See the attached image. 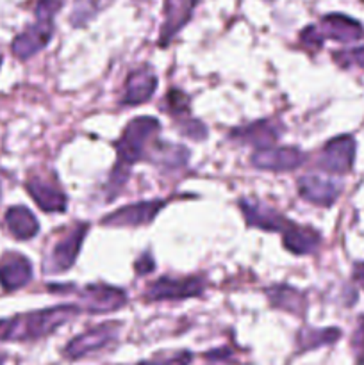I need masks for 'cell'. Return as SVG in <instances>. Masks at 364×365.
I'll use <instances>...</instances> for the list:
<instances>
[{
	"label": "cell",
	"instance_id": "4dcf8cb0",
	"mask_svg": "<svg viewBox=\"0 0 364 365\" xmlns=\"http://www.w3.org/2000/svg\"><path fill=\"white\" fill-rule=\"evenodd\" d=\"M353 278H355L357 284L364 289V262L363 264H357L355 269H353Z\"/></svg>",
	"mask_w": 364,
	"mask_h": 365
},
{
	"label": "cell",
	"instance_id": "44dd1931",
	"mask_svg": "<svg viewBox=\"0 0 364 365\" xmlns=\"http://www.w3.org/2000/svg\"><path fill=\"white\" fill-rule=\"evenodd\" d=\"M266 294L270 302L278 309L293 314H300L303 310V296L296 289L288 287V285H278V287L268 289Z\"/></svg>",
	"mask_w": 364,
	"mask_h": 365
},
{
	"label": "cell",
	"instance_id": "5b68a950",
	"mask_svg": "<svg viewBox=\"0 0 364 365\" xmlns=\"http://www.w3.org/2000/svg\"><path fill=\"white\" fill-rule=\"evenodd\" d=\"M82 307L89 314H107L121 309L127 303V296L120 289L109 285H88L81 292Z\"/></svg>",
	"mask_w": 364,
	"mask_h": 365
},
{
	"label": "cell",
	"instance_id": "cb8c5ba5",
	"mask_svg": "<svg viewBox=\"0 0 364 365\" xmlns=\"http://www.w3.org/2000/svg\"><path fill=\"white\" fill-rule=\"evenodd\" d=\"M335 59H338V63H341L343 66L355 64V66L363 68L364 70V46H360V48H355V50H350V52L335 53Z\"/></svg>",
	"mask_w": 364,
	"mask_h": 365
},
{
	"label": "cell",
	"instance_id": "6da1fadb",
	"mask_svg": "<svg viewBox=\"0 0 364 365\" xmlns=\"http://www.w3.org/2000/svg\"><path fill=\"white\" fill-rule=\"evenodd\" d=\"M79 314V307L59 305L39 312L16 316L13 319L0 321V341H32L52 334L54 330L74 319Z\"/></svg>",
	"mask_w": 364,
	"mask_h": 365
},
{
	"label": "cell",
	"instance_id": "83f0119b",
	"mask_svg": "<svg viewBox=\"0 0 364 365\" xmlns=\"http://www.w3.org/2000/svg\"><path fill=\"white\" fill-rule=\"evenodd\" d=\"M168 103H170V109L173 113H182V110L188 109V98L178 91H171L168 95Z\"/></svg>",
	"mask_w": 364,
	"mask_h": 365
},
{
	"label": "cell",
	"instance_id": "9a60e30c",
	"mask_svg": "<svg viewBox=\"0 0 364 365\" xmlns=\"http://www.w3.org/2000/svg\"><path fill=\"white\" fill-rule=\"evenodd\" d=\"M27 191L36 202V205L45 212H63L66 209V196L57 185L43 180V178H31L27 182Z\"/></svg>",
	"mask_w": 364,
	"mask_h": 365
},
{
	"label": "cell",
	"instance_id": "d6986e66",
	"mask_svg": "<svg viewBox=\"0 0 364 365\" xmlns=\"http://www.w3.org/2000/svg\"><path fill=\"white\" fill-rule=\"evenodd\" d=\"M6 223L16 239H31L39 230L36 217L25 207H11L6 214Z\"/></svg>",
	"mask_w": 364,
	"mask_h": 365
},
{
	"label": "cell",
	"instance_id": "f1b7e54d",
	"mask_svg": "<svg viewBox=\"0 0 364 365\" xmlns=\"http://www.w3.org/2000/svg\"><path fill=\"white\" fill-rule=\"evenodd\" d=\"M153 269V260L150 255H143L141 259L136 262V273L138 274H146Z\"/></svg>",
	"mask_w": 364,
	"mask_h": 365
},
{
	"label": "cell",
	"instance_id": "30bf717a",
	"mask_svg": "<svg viewBox=\"0 0 364 365\" xmlns=\"http://www.w3.org/2000/svg\"><path fill=\"white\" fill-rule=\"evenodd\" d=\"M302 163L303 153L296 148H263L252 157L253 166L270 171H291Z\"/></svg>",
	"mask_w": 364,
	"mask_h": 365
},
{
	"label": "cell",
	"instance_id": "7a4b0ae2",
	"mask_svg": "<svg viewBox=\"0 0 364 365\" xmlns=\"http://www.w3.org/2000/svg\"><path fill=\"white\" fill-rule=\"evenodd\" d=\"M157 130H159V121L156 118L141 116L132 120L125 127L123 134H121V138L116 143V152L120 163L125 164V166L138 163L145 155L146 145H148V141Z\"/></svg>",
	"mask_w": 364,
	"mask_h": 365
},
{
	"label": "cell",
	"instance_id": "f546056e",
	"mask_svg": "<svg viewBox=\"0 0 364 365\" xmlns=\"http://www.w3.org/2000/svg\"><path fill=\"white\" fill-rule=\"evenodd\" d=\"M353 348L359 353V356H364V319L360 321L359 330H357L355 337H353Z\"/></svg>",
	"mask_w": 364,
	"mask_h": 365
},
{
	"label": "cell",
	"instance_id": "1f68e13d",
	"mask_svg": "<svg viewBox=\"0 0 364 365\" xmlns=\"http://www.w3.org/2000/svg\"><path fill=\"white\" fill-rule=\"evenodd\" d=\"M2 184H4V175L0 173V196H2Z\"/></svg>",
	"mask_w": 364,
	"mask_h": 365
},
{
	"label": "cell",
	"instance_id": "ac0fdd59",
	"mask_svg": "<svg viewBox=\"0 0 364 365\" xmlns=\"http://www.w3.org/2000/svg\"><path fill=\"white\" fill-rule=\"evenodd\" d=\"M284 246L296 255H307V253L316 252V248L320 246V235L313 228L291 223L284 230Z\"/></svg>",
	"mask_w": 364,
	"mask_h": 365
},
{
	"label": "cell",
	"instance_id": "d6a6232c",
	"mask_svg": "<svg viewBox=\"0 0 364 365\" xmlns=\"http://www.w3.org/2000/svg\"><path fill=\"white\" fill-rule=\"evenodd\" d=\"M0 64H2V57H0Z\"/></svg>",
	"mask_w": 364,
	"mask_h": 365
},
{
	"label": "cell",
	"instance_id": "277c9868",
	"mask_svg": "<svg viewBox=\"0 0 364 365\" xmlns=\"http://www.w3.org/2000/svg\"><path fill=\"white\" fill-rule=\"evenodd\" d=\"M202 291L203 282L200 278H181V280L161 278V280L153 282L146 289V298L153 299V302H161V299H186L202 294Z\"/></svg>",
	"mask_w": 364,
	"mask_h": 365
},
{
	"label": "cell",
	"instance_id": "8fae6325",
	"mask_svg": "<svg viewBox=\"0 0 364 365\" xmlns=\"http://www.w3.org/2000/svg\"><path fill=\"white\" fill-rule=\"evenodd\" d=\"M298 191L307 202L314 205L328 207L335 202V198L341 192L338 182L328 180V178L318 177V175H305L298 180Z\"/></svg>",
	"mask_w": 364,
	"mask_h": 365
},
{
	"label": "cell",
	"instance_id": "4316f807",
	"mask_svg": "<svg viewBox=\"0 0 364 365\" xmlns=\"http://www.w3.org/2000/svg\"><path fill=\"white\" fill-rule=\"evenodd\" d=\"M302 43L305 46H309V48H320L321 46V41H323V38H321L320 31H318V27H307L305 31L302 32Z\"/></svg>",
	"mask_w": 364,
	"mask_h": 365
},
{
	"label": "cell",
	"instance_id": "9c48e42d",
	"mask_svg": "<svg viewBox=\"0 0 364 365\" xmlns=\"http://www.w3.org/2000/svg\"><path fill=\"white\" fill-rule=\"evenodd\" d=\"M52 20H36L34 25L21 32L13 41V53L20 59H29L43 48L52 38Z\"/></svg>",
	"mask_w": 364,
	"mask_h": 365
},
{
	"label": "cell",
	"instance_id": "ba28073f",
	"mask_svg": "<svg viewBox=\"0 0 364 365\" xmlns=\"http://www.w3.org/2000/svg\"><path fill=\"white\" fill-rule=\"evenodd\" d=\"M161 207H163V202L132 203L103 217L102 223L107 227H141V225H148L157 216Z\"/></svg>",
	"mask_w": 364,
	"mask_h": 365
},
{
	"label": "cell",
	"instance_id": "2e32d148",
	"mask_svg": "<svg viewBox=\"0 0 364 365\" xmlns=\"http://www.w3.org/2000/svg\"><path fill=\"white\" fill-rule=\"evenodd\" d=\"M321 38H332L335 41H355L364 36V29L355 20L343 14H328L318 27Z\"/></svg>",
	"mask_w": 364,
	"mask_h": 365
},
{
	"label": "cell",
	"instance_id": "e0dca14e",
	"mask_svg": "<svg viewBox=\"0 0 364 365\" xmlns=\"http://www.w3.org/2000/svg\"><path fill=\"white\" fill-rule=\"evenodd\" d=\"M157 88V78L148 70H136L128 75L127 84H125L123 102L128 106H138L146 102L153 95Z\"/></svg>",
	"mask_w": 364,
	"mask_h": 365
},
{
	"label": "cell",
	"instance_id": "836d02e7",
	"mask_svg": "<svg viewBox=\"0 0 364 365\" xmlns=\"http://www.w3.org/2000/svg\"><path fill=\"white\" fill-rule=\"evenodd\" d=\"M0 365H2V360H0Z\"/></svg>",
	"mask_w": 364,
	"mask_h": 365
},
{
	"label": "cell",
	"instance_id": "8992f818",
	"mask_svg": "<svg viewBox=\"0 0 364 365\" xmlns=\"http://www.w3.org/2000/svg\"><path fill=\"white\" fill-rule=\"evenodd\" d=\"M118 330H120V324L118 323H106L93 328V330H88L86 334L75 337L66 346V356L68 359H81V356H86L88 353L102 349L113 339H116Z\"/></svg>",
	"mask_w": 364,
	"mask_h": 365
},
{
	"label": "cell",
	"instance_id": "d4e9b609",
	"mask_svg": "<svg viewBox=\"0 0 364 365\" xmlns=\"http://www.w3.org/2000/svg\"><path fill=\"white\" fill-rule=\"evenodd\" d=\"M59 7V0H39L38 6H36V18L38 20H52Z\"/></svg>",
	"mask_w": 364,
	"mask_h": 365
},
{
	"label": "cell",
	"instance_id": "484cf974",
	"mask_svg": "<svg viewBox=\"0 0 364 365\" xmlns=\"http://www.w3.org/2000/svg\"><path fill=\"white\" fill-rule=\"evenodd\" d=\"M191 364V355L189 353H178V355L168 356V359H156L143 362L139 365H189Z\"/></svg>",
	"mask_w": 364,
	"mask_h": 365
},
{
	"label": "cell",
	"instance_id": "4fadbf2b",
	"mask_svg": "<svg viewBox=\"0 0 364 365\" xmlns=\"http://www.w3.org/2000/svg\"><path fill=\"white\" fill-rule=\"evenodd\" d=\"M195 6L196 0H166V4H164V21L159 36L161 45H166L188 24Z\"/></svg>",
	"mask_w": 364,
	"mask_h": 365
},
{
	"label": "cell",
	"instance_id": "ffe728a7",
	"mask_svg": "<svg viewBox=\"0 0 364 365\" xmlns=\"http://www.w3.org/2000/svg\"><path fill=\"white\" fill-rule=\"evenodd\" d=\"M234 138H238L241 143H248V145L266 146L270 143H275V139L278 138V128L270 121H257L250 127L236 130Z\"/></svg>",
	"mask_w": 364,
	"mask_h": 365
},
{
	"label": "cell",
	"instance_id": "3957f363",
	"mask_svg": "<svg viewBox=\"0 0 364 365\" xmlns=\"http://www.w3.org/2000/svg\"><path fill=\"white\" fill-rule=\"evenodd\" d=\"M86 234H88V225H75L61 241H57V245L50 252L49 259L45 260V273L57 274L70 269L77 259L79 252H81Z\"/></svg>",
	"mask_w": 364,
	"mask_h": 365
},
{
	"label": "cell",
	"instance_id": "7402d4cb",
	"mask_svg": "<svg viewBox=\"0 0 364 365\" xmlns=\"http://www.w3.org/2000/svg\"><path fill=\"white\" fill-rule=\"evenodd\" d=\"M341 335V331L335 328H327V330H305L300 335V344L303 349H314L318 346L332 344L335 339Z\"/></svg>",
	"mask_w": 364,
	"mask_h": 365
},
{
	"label": "cell",
	"instance_id": "52a82bcc",
	"mask_svg": "<svg viewBox=\"0 0 364 365\" xmlns=\"http://www.w3.org/2000/svg\"><path fill=\"white\" fill-rule=\"evenodd\" d=\"M355 159V141L350 135H339L327 143L320 164L330 173H348Z\"/></svg>",
	"mask_w": 364,
	"mask_h": 365
},
{
	"label": "cell",
	"instance_id": "603a6c76",
	"mask_svg": "<svg viewBox=\"0 0 364 365\" xmlns=\"http://www.w3.org/2000/svg\"><path fill=\"white\" fill-rule=\"evenodd\" d=\"M96 11H98V0H75L70 14L71 25L82 27L95 16Z\"/></svg>",
	"mask_w": 364,
	"mask_h": 365
},
{
	"label": "cell",
	"instance_id": "7c38bea8",
	"mask_svg": "<svg viewBox=\"0 0 364 365\" xmlns=\"http://www.w3.org/2000/svg\"><path fill=\"white\" fill-rule=\"evenodd\" d=\"M32 266L20 253H7L0 260V285L6 291H16L31 282Z\"/></svg>",
	"mask_w": 364,
	"mask_h": 365
},
{
	"label": "cell",
	"instance_id": "5bb4252c",
	"mask_svg": "<svg viewBox=\"0 0 364 365\" xmlns=\"http://www.w3.org/2000/svg\"><path fill=\"white\" fill-rule=\"evenodd\" d=\"M241 210L250 227L261 228V230L284 232L285 228L291 225L284 216H280L277 210L270 209V207L263 205V203L259 202H246V200H243Z\"/></svg>",
	"mask_w": 364,
	"mask_h": 365
}]
</instances>
